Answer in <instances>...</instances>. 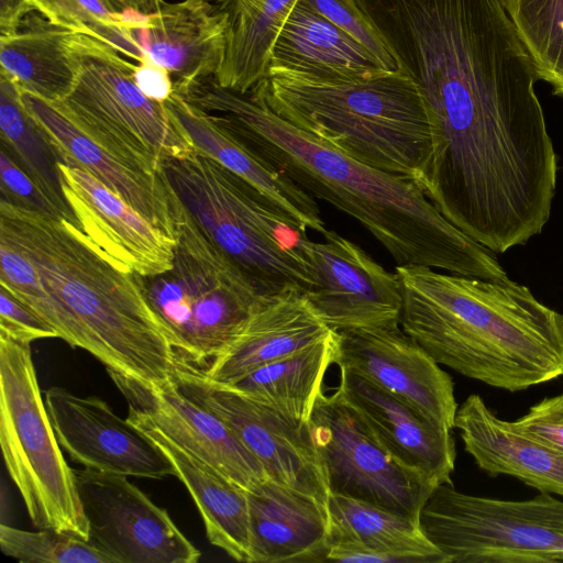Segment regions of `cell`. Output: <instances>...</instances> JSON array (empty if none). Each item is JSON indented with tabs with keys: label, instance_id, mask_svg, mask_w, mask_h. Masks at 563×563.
I'll return each mask as SVG.
<instances>
[{
	"label": "cell",
	"instance_id": "obj_42",
	"mask_svg": "<svg viewBox=\"0 0 563 563\" xmlns=\"http://www.w3.org/2000/svg\"><path fill=\"white\" fill-rule=\"evenodd\" d=\"M543 401L552 407L563 408V393L550 398H544Z\"/></svg>",
	"mask_w": 563,
	"mask_h": 563
},
{
	"label": "cell",
	"instance_id": "obj_34",
	"mask_svg": "<svg viewBox=\"0 0 563 563\" xmlns=\"http://www.w3.org/2000/svg\"><path fill=\"white\" fill-rule=\"evenodd\" d=\"M0 548L7 556L27 563H113L89 541L55 529L27 531L1 523Z\"/></svg>",
	"mask_w": 563,
	"mask_h": 563
},
{
	"label": "cell",
	"instance_id": "obj_28",
	"mask_svg": "<svg viewBox=\"0 0 563 563\" xmlns=\"http://www.w3.org/2000/svg\"><path fill=\"white\" fill-rule=\"evenodd\" d=\"M225 15V45L214 76L239 93L269 74L274 43L298 0H208Z\"/></svg>",
	"mask_w": 563,
	"mask_h": 563
},
{
	"label": "cell",
	"instance_id": "obj_16",
	"mask_svg": "<svg viewBox=\"0 0 563 563\" xmlns=\"http://www.w3.org/2000/svg\"><path fill=\"white\" fill-rule=\"evenodd\" d=\"M129 407L145 413L174 442L210 464L246 492L268 479L263 465L213 412L168 379L147 384L108 372Z\"/></svg>",
	"mask_w": 563,
	"mask_h": 563
},
{
	"label": "cell",
	"instance_id": "obj_36",
	"mask_svg": "<svg viewBox=\"0 0 563 563\" xmlns=\"http://www.w3.org/2000/svg\"><path fill=\"white\" fill-rule=\"evenodd\" d=\"M0 334L24 344L40 339L57 338L49 324L1 286Z\"/></svg>",
	"mask_w": 563,
	"mask_h": 563
},
{
	"label": "cell",
	"instance_id": "obj_23",
	"mask_svg": "<svg viewBox=\"0 0 563 563\" xmlns=\"http://www.w3.org/2000/svg\"><path fill=\"white\" fill-rule=\"evenodd\" d=\"M132 34L174 85L216 76L225 45V15L208 0L164 2Z\"/></svg>",
	"mask_w": 563,
	"mask_h": 563
},
{
	"label": "cell",
	"instance_id": "obj_27",
	"mask_svg": "<svg viewBox=\"0 0 563 563\" xmlns=\"http://www.w3.org/2000/svg\"><path fill=\"white\" fill-rule=\"evenodd\" d=\"M76 34L31 11L12 33L0 36V74L20 91L49 103L60 101L76 81Z\"/></svg>",
	"mask_w": 563,
	"mask_h": 563
},
{
	"label": "cell",
	"instance_id": "obj_13",
	"mask_svg": "<svg viewBox=\"0 0 563 563\" xmlns=\"http://www.w3.org/2000/svg\"><path fill=\"white\" fill-rule=\"evenodd\" d=\"M322 236L323 242L306 243L317 285L305 294L322 321L335 332L400 325L397 274L335 231L327 229Z\"/></svg>",
	"mask_w": 563,
	"mask_h": 563
},
{
	"label": "cell",
	"instance_id": "obj_33",
	"mask_svg": "<svg viewBox=\"0 0 563 563\" xmlns=\"http://www.w3.org/2000/svg\"><path fill=\"white\" fill-rule=\"evenodd\" d=\"M34 11L60 27L92 36L136 62L146 56L132 29L101 0H27Z\"/></svg>",
	"mask_w": 563,
	"mask_h": 563
},
{
	"label": "cell",
	"instance_id": "obj_24",
	"mask_svg": "<svg viewBox=\"0 0 563 563\" xmlns=\"http://www.w3.org/2000/svg\"><path fill=\"white\" fill-rule=\"evenodd\" d=\"M172 462L202 518L209 541L239 561H251L247 492L167 437L145 413L129 407L126 417Z\"/></svg>",
	"mask_w": 563,
	"mask_h": 563
},
{
	"label": "cell",
	"instance_id": "obj_17",
	"mask_svg": "<svg viewBox=\"0 0 563 563\" xmlns=\"http://www.w3.org/2000/svg\"><path fill=\"white\" fill-rule=\"evenodd\" d=\"M79 228L123 271L152 276L172 268L176 240L71 161L58 164Z\"/></svg>",
	"mask_w": 563,
	"mask_h": 563
},
{
	"label": "cell",
	"instance_id": "obj_20",
	"mask_svg": "<svg viewBox=\"0 0 563 563\" xmlns=\"http://www.w3.org/2000/svg\"><path fill=\"white\" fill-rule=\"evenodd\" d=\"M333 332L305 294L288 290L261 295L240 334L202 371L218 383L233 385L260 367L324 340Z\"/></svg>",
	"mask_w": 563,
	"mask_h": 563
},
{
	"label": "cell",
	"instance_id": "obj_4",
	"mask_svg": "<svg viewBox=\"0 0 563 563\" xmlns=\"http://www.w3.org/2000/svg\"><path fill=\"white\" fill-rule=\"evenodd\" d=\"M247 93L322 143L421 188L432 156L430 122L401 70L323 79L271 69Z\"/></svg>",
	"mask_w": 563,
	"mask_h": 563
},
{
	"label": "cell",
	"instance_id": "obj_25",
	"mask_svg": "<svg viewBox=\"0 0 563 563\" xmlns=\"http://www.w3.org/2000/svg\"><path fill=\"white\" fill-rule=\"evenodd\" d=\"M165 103L197 151L214 158L255 187L306 231L322 234L327 230L313 197L262 162L207 112L174 91Z\"/></svg>",
	"mask_w": 563,
	"mask_h": 563
},
{
	"label": "cell",
	"instance_id": "obj_39",
	"mask_svg": "<svg viewBox=\"0 0 563 563\" xmlns=\"http://www.w3.org/2000/svg\"><path fill=\"white\" fill-rule=\"evenodd\" d=\"M134 79L147 97L159 102L166 101L174 91L169 71L147 56L135 65Z\"/></svg>",
	"mask_w": 563,
	"mask_h": 563
},
{
	"label": "cell",
	"instance_id": "obj_22",
	"mask_svg": "<svg viewBox=\"0 0 563 563\" xmlns=\"http://www.w3.org/2000/svg\"><path fill=\"white\" fill-rule=\"evenodd\" d=\"M454 428L465 451L490 476L509 475L538 489L563 497V451L498 418L479 395L457 408Z\"/></svg>",
	"mask_w": 563,
	"mask_h": 563
},
{
	"label": "cell",
	"instance_id": "obj_31",
	"mask_svg": "<svg viewBox=\"0 0 563 563\" xmlns=\"http://www.w3.org/2000/svg\"><path fill=\"white\" fill-rule=\"evenodd\" d=\"M0 140L1 148L27 174L58 214L79 227L63 190L59 154L25 109L20 89L1 74Z\"/></svg>",
	"mask_w": 563,
	"mask_h": 563
},
{
	"label": "cell",
	"instance_id": "obj_26",
	"mask_svg": "<svg viewBox=\"0 0 563 563\" xmlns=\"http://www.w3.org/2000/svg\"><path fill=\"white\" fill-rule=\"evenodd\" d=\"M271 69L323 79L364 78L388 71L362 44L301 0L274 43Z\"/></svg>",
	"mask_w": 563,
	"mask_h": 563
},
{
	"label": "cell",
	"instance_id": "obj_5",
	"mask_svg": "<svg viewBox=\"0 0 563 563\" xmlns=\"http://www.w3.org/2000/svg\"><path fill=\"white\" fill-rule=\"evenodd\" d=\"M162 173L200 229L260 295L307 294L317 285L307 231L255 187L197 150Z\"/></svg>",
	"mask_w": 563,
	"mask_h": 563
},
{
	"label": "cell",
	"instance_id": "obj_30",
	"mask_svg": "<svg viewBox=\"0 0 563 563\" xmlns=\"http://www.w3.org/2000/svg\"><path fill=\"white\" fill-rule=\"evenodd\" d=\"M336 356V332L292 354L266 364L231 385L297 426L310 421L323 390L324 375Z\"/></svg>",
	"mask_w": 563,
	"mask_h": 563
},
{
	"label": "cell",
	"instance_id": "obj_10",
	"mask_svg": "<svg viewBox=\"0 0 563 563\" xmlns=\"http://www.w3.org/2000/svg\"><path fill=\"white\" fill-rule=\"evenodd\" d=\"M309 426L330 494L419 521L422 506L439 485L396 461L335 390L318 395Z\"/></svg>",
	"mask_w": 563,
	"mask_h": 563
},
{
	"label": "cell",
	"instance_id": "obj_15",
	"mask_svg": "<svg viewBox=\"0 0 563 563\" xmlns=\"http://www.w3.org/2000/svg\"><path fill=\"white\" fill-rule=\"evenodd\" d=\"M44 395L58 442L71 461L124 476H175L163 451L102 399L76 396L58 386L48 388Z\"/></svg>",
	"mask_w": 563,
	"mask_h": 563
},
{
	"label": "cell",
	"instance_id": "obj_11",
	"mask_svg": "<svg viewBox=\"0 0 563 563\" xmlns=\"http://www.w3.org/2000/svg\"><path fill=\"white\" fill-rule=\"evenodd\" d=\"M170 377L186 396L218 416L239 437L271 479L328 506L330 490L309 422L297 426L179 357Z\"/></svg>",
	"mask_w": 563,
	"mask_h": 563
},
{
	"label": "cell",
	"instance_id": "obj_21",
	"mask_svg": "<svg viewBox=\"0 0 563 563\" xmlns=\"http://www.w3.org/2000/svg\"><path fill=\"white\" fill-rule=\"evenodd\" d=\"M250 563L324 562L328 506L271 478L247 492Z\"/></svg>",
	"mask_w": 563,
	"mask_h": 563
},
{
	"label": "cell",
	"instance_id": "obj_8",
	"mask_svg": "<svg viewBox=\"0 0 563 563\" xmlns=\"http://www.w3.org/2000/svg\"><path fill=\"white\" fill-rule=\"evenodd\" d=\"M0 444L9 475L38 529L89 540V525L40 390L30 344L0 334Z\"/></svg>",
	"mask_w": 563,
	"mask_h": 563
},
{
	"label": "cell",
	"instance_id": "obj_2",
	"mask_svg": "<svg viewBox=\"0 0 563 563\" xmlns=\"http://www.w3.org/2000/svg\"><path fill=\"white\" fill-rule=\"evenodd\" d=\"M0 286L108 372L170 379V334L134 274L68 220L0 198Z\"/></svg>",
	"mask_w": 563,
	"mask_h": 563
},
{
	"label": "cell",
	"instance_id": "obj_19",
	"mask_svg": "<svg viewBox=\"0 0 563 563\" xmlns=\"http://www.w3.org/2000/svg\"><path fill=\"white\" fill-rule=\"evenodd\" d=\"M335 391L396 461L435 485H453L456 450L451 430L345 368H340Z\"/></svg>",
	"mask_w": 563,
	"mask_h": 563
},
{
	"label": "cell",
	"instance_id": "obj_41",
	"mask_svg": "<svg viewBox=\"0 0 563 563\" xmlns=\"http://www.w3.org/2000/svg\"><path fill=\"white\" fill-rule=\"evenodd\" d=\"M31 11L27 0H0V36L12 33Z\"/></svg>",
	"mask_w": 563,
	"mask_h": 563
},
{
	"label": "cell",
	"instance_id": "obj_1",
	"mask_svg": "<svg viewBox=\"0 0 563 563\" xmlns=\"http://www.w3.org/2000/svg\"><path fill=\"white\" fill-rule=\"evenodd\" d=\"M178 95L311 197L357 220L396 266H428L494 280L509 278L495 253L446 220L412 179L336 151L249 93L220 86L214 76L184 85Z\"/></svg>",
	"mask_w": 563,
	"mask_h": 563
},
{
	"label": "cell",
	"instance_id": "obj_38",
	"mask_svg": "<svg viewBox=\"0 0 563 563\" xmlns=\"http://www.w3.org/2000/svg\"><path fill=\"white\" fill-rule=\"evenodd\" d=\"M511 422L527 435L563 451V408L549 406L541 400Z\"/></svg>",
	"mask_w": 563,
	"mask_h": 563
},
{
	"label": "cell",
	"instance_id": "obj_12",
	"mask_svg": "<svg viewBox=\"0 0 563 563\" xmlns=\"http://www.w3.org/2000/svg\"><path fill=\"white\" fill-rule=\"evenodd\" d=\"M89 542L113 563H195L199 550L124 475L74 470Z\"/></svg>",
	"mask_w": 563,
	"mask_h": 563
},
{
	"label": "cell",
	"instance_id": "obj_3",
	"mask_svg": "<svg viewBox=\"0 0 563 563\" xmlns=\"http://www.w3.org/2000/svg\"><path fill=\"white\" fill-rule=\"evenodd\" d=\"M400 327L438 364L519 391L563 375V313L504 280L396 266Z\"/></svg>",
	"mask_w": 563,
	"mask_h": 563
},
{
	"label": "cell",
	"instance_id": "obj_7",
	"mask_svg": "<svg viewBox=\"0 0 563 563\" xmlns=\"http://www.w3.org/2000/svg\"><path fill=\"white\" fill-rule=\"evenodd\" d=\"M76 81L51 103L91 141L125 164L157 174L168 157L195 145L166 106L147 97L134 79L135 65L110 45L77 33L73 41Z\"/></svg>",
	"mask_w": 563,
	"mask_h": 563
},
{
	"label": "cell",
	"instance_id": "obj_35",
	"mask_svg": "<svg viewBox=\"0 0 563 563\" xmlns=\"http://www.w3.org/2000/svg\"><path fill=\"white\" fill-rule=\"evenodd\" d=\"M368 49L388 71L400 70L384 37L355 0H301Z\"/></svg>",
	"mask_w": 563,
	"mask_h": 563
},
{
	"label": "cell",
	"instance_id": "obj_6",
	"mask_svg": "<svg viewBox=\"0 0 563 563\" xmlns=\"http://www.w3.org/2000/svg\"><path fill=\"white\" fill-rule=\"evenodd\" d=\"M134 276L168 330L177 357L197 366L234 341L261 296L184 206L172 268Z\"/></svg>",
	"mask_w": 563,
	"mask_h": 563
},
{
	"label": "cell",
	"instance_id": "obj_14",
	"mask_svg": "<svg viewBox=\"0 0 563 563\" xmlns=\"http://www.w3.org/2000/svg\"><path fill=\"white\" fill-rule=\"evenodd\" d=\"M452 430L457 402L451 376L400 325L336 332L335 362Z\"/></svg>",
	"mask_w": 563,
	"mask_h": 563
},
{
	"label": "cell",
	"instance_id": "obj_37",
	"mask_svg": "<svg viewBox=\"0 0 563 563\" xmlns=\"http://www.w3.org/2000/svg\"><path fill=\"white\" fill-rule=\"evenodd\" d=\"M0 175L2 199L23 208L60 217L52 202L3 148L0 150Z\"/></svg>",
	"mask_w": 563,
	"mask_h": 563
},
{
	"label": "cell",
	"instance_id": "obj_40",
	"mask_svg": "<svg viewBox=\"0 0 563 563\" xmlns=\"http://www.w3.org/2000/svg\"><path fill=\"white\" fill-rule=\"evenodd\" d=\"M110 11L121 18L131 29L145 22L164 3L163 0H101Z\"/></svg>",
	"mask_w": 563,
	"mask_h": 563
},
{
	"label": "cell",
	"instance_id": "obj_9",
	"mask_svg": "<svg viewBox=\"0 0 563 563\" xmlns=\"http://www.w3.org/2000/svg\"><path fill=\"white\" fill-rule=\"evenodd\" d=\"M448 563L563 562V500L540 493L504 500L437 486L419 515Z\"/></svg>",
	"mask_w": 563,
	"mask_h": 563
},
{
	"label": "cell",
	"instance_id": "obj_18",
	"mask_svg": "<svg viewBox=\"0 0 563 563\" xmlns=\"http://www.w3.org/2000/svg\"><path fill=\"white\" fill-rule=\"evenodd\" d=\"M25 109L40 125L63 163L71 161L88 170L142 217L176 240L183 205L162 170L134 168L91 141L49 102L20 91Z\"/></svg>",
	"mask_w": 563,
	"mask_h": 563
},
{
	"label": "cell",
	"instance_id": "obj_29",
	"mask_svg": "<svg viewBox=\"0 0 563 563\" xmlns=\"http://www.w3.org/2000/svg\"><path fill=\"white\" fill-rule=\"evenodd\" d=\"M328 510L330 543L369 550L374 563H448L417 520L338 494H330Z\"/></svg>",
	"mask_w": 563,
	"mask_h": 563
},
{
	"label": "cell",
	"instance_id": "obj_32",
	"mask_svg": "<svg viewBox=\"0 0 563 563\" xmlns=\"http://www.w3.org/2000/svg\"><path fill=\"white\" fill-rule=\"evenodd\" d=\"M539 79L563 97V0H503Z\"/></svg>",
	"mask_w": 563,
	"mask_h": 563
}]
</instances>
